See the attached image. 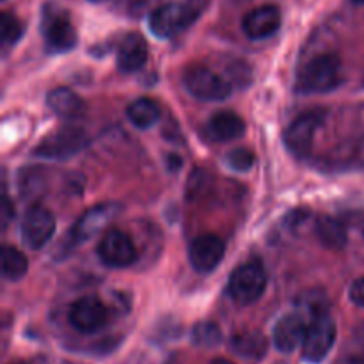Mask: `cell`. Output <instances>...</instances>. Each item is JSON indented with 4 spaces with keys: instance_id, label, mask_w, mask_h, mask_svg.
Instances as JSON below:
<instances>
[{
    "instance_id": "obj_1",
    "label": "cell",
    "mask_w": 364,
    "mask_h": 364,
    "mask_svg": "<svg viewBox=\"0 0 364 364\" xmlns=\"http://www.w3.org/2000/svg\"><path fill=\"white\" fill-rule=\"evenodd\" d=\"M208 2L210 0H183L164 4L149 14V28L156 38H173L194 23L206 9Z\"/></svg>"
},
{
    "instance_id": "obj_2",
    "label": "cell",
    "mask_w": 364,
    "mask_h": 364,
    "mask_svg": "<svg viewBox=\"0 0 364 364\" xmlns=\"http://www.w3.org/2000/svg\"><path fill=\"white\" fill-rule=\"evenodd\" d=\"M341 63L334 53H322L309 60L297 77V91L301 95L329 92L340 85Z\"/></svg>"
},
{
    "instance_id": "obj_3",
    "label": "cell",
    "mask_w": 364,
    "mask_h": 364,
    "mask_svg": "<svg viewBox=\"0 0 364 364\" xmlns=\"http://www.w3.org/2000/svg\"><path fill=\"white\" fill-rule=\"evenodd\" d=\"M267 270L259 259H249L233 270L228 284L231 299L240 306L255 304L267 288Z\"/></svg>"
},
{
    "instance_id": "obj_4",
    "label": "cell",
    "mask_w": 364,
    "mask_h": 364,
    "mask_svg": "<svg viewBox=\"0 0 364 364\" xmlns=\"http://www.w3.org/2000/svg\"><path fill=\"white\" fill-rule=\"evenodd\" d=\"M336 341V323L327 311L313 315L311 323L308 326L304 345H302V358L308 363H322L333 350Z\"/></svg>"
},
{
    "instance_id": "obj_5",
    "label": "cell",
    "mask_w": 364,
    "mask_h": 364,
    "mask_svg": "<svg viewBox=\"0 0 364 364\" xmlns=\"http://www.w3.org/2000/svg\"><path fill=\"white\" fill-rule=\"evenodd\" d=\"M183 85L201 102H223L231 95V82L203 66L188 68L183 75Z\"/></svg>"
},
{
    "instance_id": "obj_6",
    "label": "cell",
    "mask_w": 364,
    "mask_h": 364,
    "mask_svg": "<svg viewBox=\"0 0 364 364\" xmlns=\"http://www.w3.org/2000/svg\"><path fill=\"white\" fill-rule=\"evenodd\" d=\"M87 144V135L78 127H64L55 134L48 135L38 148L36 156L48 160H68L80 153Z\"/></svg>"
},
{
    "instance_id": "obj_7",
    "label": "cell",
    "mask_w": 364,
    "mask_h": 364,
    "mask_svg": "<svg viewBox=\"0 0 364 364\" xmlns=\"http://www.w3.org/2000/svg\"><path fill=\"white\" fill-rule=\"evenodd\" d=\"M55 233V217L48 208L32 205L21 220V240L32 251L43 249Z\"/></svg>"
},
{
    "instance_id": "obj_8",
    "label": "cell",
    "mask_w": 364,
    "mask_h": 364,
    "mask_svg": "<svg viewBox=\"0 0 364 364\" xmlns=\"http://www.w3.org/2000/svg\"><path fill=\"white\" fill-rule=\"evenodd\" d=\"M43 36L50 52H70L77 45V28L71 23L66 13L59 9H46L41 23Z\"/></svg>"
},
{
    "instance_id": "obj_9",
    "label": "cell",
    "mask_w": 364,
    "mask_h": 364,
    "mask_svg": "<svg viewBox=\"0 0 364 364\" xmlns=\"http://www.w3.org/2000/svg\"><path fill=\"white\" fill-rule=\"evenodd\" d=\"M98 256L107 267L124 269L137 262L139 252L134 240L121 230H110L98 244Z\"/></svg>"
},
{
    "instance_id": "obj_10",
    "label": "cell",
    "mask_w": 364,
    "mask_h": 364,
    "mask_svg": "<svg viewBox=\"0 0 364 364\" xmlns=\"http://www.w3.org/2000/svg\"><path fill=\"white\" fill-rule=\"evenodd\" d=\"M117 210L116 203H102V205H96L92 208H89L80 219L75 223L73 230L70 231V244L78 245L82 242L91 240L92 237L100 233L102 230H105L107 224L116 217Z\"/></svg>"
},
{
    "instance_id": "obj_11",
    "label": "cell",
    "mask_w": 364,
    "mask_h": 364,
    "mask_svg": "<svg viewBox=\"0 0 364 364\" xmlns=\"http://www.w3.org/2000/svg\"><path fill=\"white\" fill-rule=\"evenodd\" d=\"M109 318L107 306L98 297H82L70 308V323L78 333L91 334L102 329Z\"/></svg>"
},
{
    "instance_id": "obj_12",
    "label": "cell",
    "mask_w": 364,
    "mask_h": 364,
    "mask_svg": "<svg viewBox=\"0 0 364 364\" xmlns=\"http://www.w3.org/2000/svg\"><path fill=\"white\" fill-rule=\"evenodd\" d=\"M224 252H226V244L223 238L213 233H205L192 240L188 247V259L194 270L206 274L212 272L223 262Z\"/></svg>"
},
{
    "instance_id": "obj_13",
    "label": "cell",
    "mask_w": 364,
    "mask_h": 364,
    "mask_svg": "<svg viewBox=\"0 0 364 364\" xmlns=\"http://www.w3.org/2000/svg\"><path fill=\"white\" fill-rule=\"evenodd\" d=\"M322 119L323 116L320 112H308L297 117L287 128V132H284V144L295 156L308 155L316 130L322 124Z\"/></svg>"
},
{
    "instance_id": "obj_14",
    "label": "cell",
    "mask_w": 364,
    "mask_h": 364,
    "mask_svg": "<svg viewBox=\"0 0 364 364\" xmlns=\"http://www.w3.org/2000/svg\"><path fill=\"white\" fill-rule=\"evenodd\" d=\"M281 27V11L277 6H259L245 14L242 21L245 36L251 39H265Z\"/></svg>"
},
{
    "instance_id": "obj_15",
    "label": "cell",
    "mask_w": 364,
    "mask_h": 364,
    "mask_svg": "<svg viewBox=\"0 0 364 364\" xmlns=\"http://www.w3.org/2000/svg\"><path fill=\"white\" fill-rule=\"evenodd\" d=\"M306 334H308V326L304 323L302 316L287 315L274 327L272 340L277 350L291 354L304 345Z\"/></svg>"
},
{
    "instance_id": "obj_16",
    "label": "cell",
    "mask_w": 364,
    "mask_h": 364,
    "mask_svg": "<svg viewBox=\"0 0 364 364\" xmlns=\"http://www.w3.org/2000/svg\"><path fill=\"white\" fill-rule=\"evenodd\" d=\"M117 68L123 73H135L148 63V43L137 32L124 36L117 48Z\"/></svg>"
},
{
    "instance_id": "obj_17",
    "label": "cell",
    "mask_w": 364,
    "mask_h": 364,
    "mask_svg": "<svg viewBox=\"0 0 364 364\" xmlns=\"http://www.w3.org/2000/svg\"><path fill=\"white\" fill-rule=\"evenodd\" d=\"M206 130H208L210 137L215 141H233L244 134L245 123L238 114L224 110V112H217L215 116L210 117Z\"/></svg>"
},
{
    "instance_id": "obj_18",
    "label": "cell",
    "mask_w": 364,
    "mask_h": 364,
    "mask_svg": "<svg viewBox=\"0 0 364 364\" xmlns=\"http://www.w3.org/2000/svg\"><path fill=\"white\" fill-rule=\"evenodd\" d=\"M46 103L53 114L64 119H75L84 114V102L70 87H55L46 96Z\"/></svg>"
},
{
    "instance_id": "obj_19",
    "label": "cell",
    "mask_w": 364,
    "mask_h": 364,
    "mask_svg": "<svg viewBox=\"0 0 364 364\" xmlns=\"http://www.w3.org/2000/svg\"><path fill=\"white\" fill-rule=\"evenodd\" d=\"M231 348L235 350V354L242 355V358L252 359V361L256 359L258 361V359L265 358L267 350H269V341H267V338L262 333L247 331V333H240L233 336Z\"/></svg>"
},
{
    "instance_id": "obj_20",
    "label": "cell",
    "mask_w": 364,
    "mask_h": 364,
    "mask_svg": "<svg viewBox=\"0 0 364 364\" xmlns=\"http://www.w3.org/2000/svg\"><path fill=\"white\" fill-rule=\"evenodd\" d=\"M315 231L318 240L322 242L326 247L334 249V251H340L347 244V230H345L343 224L338 219L329 215H322L316 219Z\"/></svg>"
},
{
    "instance_id": "obj_21",
    "label": "cell",
    "mask_w": 364,
    "mask_h": 364,
    "mask_svg": "<svg viewBox=\"0 0 364 364\" xmlns=\"http://www.w3.org/2000/svg\"><path fill=\"white\" fill-rule=\"evenodd\" d=\"M127 117L135 128H151L160 119V107L151 98H139L127 109Z\"/></svg>"
},
{
    "instance_id": "obj_22",
    "label": "cell",
    "mask_w": 364,
    "mask_h": 364,
    "mask_svg": "<svg viewBox=\"0 0 364 364\" xmlns=\"http://www.w3.org/2000/svg\"><path fill=\"white\" fill-rule=\"evenodd\" d=\"M28 270V262L23 252L6 245L2 249V276L7 281H20Z\"/></svg>"
},
{
    "instance_id": "obj_23",
    "label": "cell",
    "mask_w": 364,
    "mask_h": 364,
    "mask_svg": "<svg viewBox=\"0 0 364 364\" xmlns=\"http://www.w3.org/2000/svg\"><path fill=\"white\" fill-rule=\"evenodd\" d=\"M45 171L39 167H25L20 173V191L23 198H36L45 191Z\"/></svg>"
},
{
    "instance_id": "obj_24",
    "label": "cell",
    "mask_w": 364,
    "mask_h": 364,
    "mask_svg": "<svg viewBox=\"0 0 364 364\" xmlns=\"http://www.w3.org/2000/svg\"><path fill=\"white\" fill-rule=\"evenodd\" d=\"M223 341V333H220L219 326L213 322H199L196 323L192 329V343L198 347L212 348Z\"/></svg>"
},
{
    "instance_id": "obj_25",
    "label": "cell",
    "mask_w": 364,
    "mask_h": 364,
    "mask_svg": "<svg viewBox=\"0 0 364 364\" xmlns=\"http://www.w3.org/2000/svg\"><path fill=\"white\" fill-rule=\"evenodd\" d=\"M0 27H2L4 48H9V46L16 45L21 36H23V23L11 13H2V16H0Z\"/></svg>"
},
{
    "instance_id": "obj_26",
    "label": "cell",
    "mask_w": 364,
    "mask_h": 364,
    "mask_svg": "<svg viewBox=\"0 0 364 364\" xmlns=\"http://www.w3.org/2000/svg\"><path fill=\"white\" fill-rule=\"evenodd\" d=\"M256 162V156L251 149L247 148H237L226 156V164L237 173H247L252 169Z\"/></svg>"
},
{
    "instance_id": "obj_27",
    "label": "cell",
    "mask_w": 364,
    "mask_h": 364,
    "mask_svg": "<svg viewBox=\"0 0 364 364\" xmlns=\"http://www.w3.org/2000/svg\"><path fill=\"white\" fill-rule=\"evenodd\" d=\"M348 295H350V301L354 302L355 306L364 308V277H359V279H355L354 283H352Z\"/></svg>"
},
{
    "instance_id": "obj_28",
    "label": "cell",
    "mask_w": 364,
    "mask_h": 364,
    "mask_svg": "<svg viewBox=\"0 0 364 364\" xmlns=\"http://www.w3.org/2000/svg\"><path fill=\"white\" fill-rule=\"evenodd\" d=\"M0 215H2V217H0V220H2V226L7 228L9 220L14 217V208H13V205H11V201H9V198H7V196H4Z\"/></svg>"
},
{
    "instance_id": "obj_29",
    "label": "cell",
    "mask_w": 364,
    "mask_h": 364,
    "mask_svg": "<svg viewBox=\"0 0 364 364\" xmlns=\"http://www.w3.org/2000/svg\"><path fill=\"white\" fill-rule=\"evenodd\" d=\"M212 364H235V363L228 361V359H223V358H219V359H215V361H213Z\"/></svg>"
},
{
    "instance_id": "obj_30",
    "label": "cell",
    "mask_w": 364,
    "mask_h": 364,
    "mask_svg": "<svg viewBox=\"0 0 364 364\" xmlns=\"http://www.w3.org/2000/svg\"><path fill=\"white\" fill-rule=\"evenodd\" d=\"M354 4H364V0H352Z\"/></svg>"
},
{
    "instance_id": "obj_31",
    "label": "cell",
    "mask_w": 364,
    "mask_h": 364,
    "mask_svg": "<svg viewBox=\"0 0 364 364\" xmlns=\"http://www.w3.org/2000/svg\"><path fill=\"white\" fill-rule=\"evenodd\" d=\"M89 2H105V0H89Z\"/></svg>"
}]
</instances>
